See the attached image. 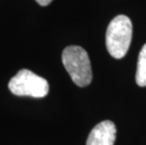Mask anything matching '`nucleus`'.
Returning <instances> with one entry per match:
<instances>
[{
  "label": "nucleus",
  "mask_w": 146,
  "mask_h": 145,
  "mask_svg": "<svg viewBox=\"0 0 146 145\" xmlns=\"http://www.w3.org/2000/svg\"><path fill=\"white\" fill-rule=\"evenodd\" d=\"M9 89L17 96H31L42 98L48 94L47 80L31 71L22 69L9 82Z\"/></svg>",
  "instance_id": "3"
},
{
  "label": "nucleus",
  "mask_w": 146,
  "mask_h": 145,
  "mask_svg": "<svg viewBox=\"0 0 146 145\" xmlns=\"http://www.w3.org/2000/svg\"><path fill=\"white\" fill-rule=\"evenodd\" d=\"M116 126L111 121H103L96 124L90 133L86 145H114Z\"/></svg>",
  "instance_id": "4"
},
{
  "label": "nucleus",
  "mask_w": 146,
  "mask_h": 145,
  "mask_svg": "<svg viewBox=\"0 0 146 145\" xmlns=\"http://www.w3.org/2000/svg\"><path fill=\"white\" fill-rule=\"evenodd\" d=\"M136 82L141 87H146V44L142 46L139 55Z\"/></svg>",
  "instance_id": "5"
},
{
  "label": "nucleus",
  "mask_w": 146,
  "mask_h": 145,
  "mask_svg": "<svg viewBox=\"0 0 146 145\" xmlns=\"http://www.w3.org/2000/svg\"><path fill=\"white\" fill-rule=\"evenodd\" d=\"M62 63L71 78L78 87L90 85L92 79L91 61L88 53L77 45L67 46L62 52Z\"/></svg>",
  "instance_id": "1"
},
{
  "label": "nucleus",
  "mask_w": 146,
  "mask_h": 145,
  "mask_svg": "<svg viewBox=\"0 0 146 145\" xmlns=\"http://www.w3.org/2000/svg\"><path fill=\"white\" fill-rule=\"evenodd\" d=\"M132 40V23L125 15H118L108 24L106 45L111 56L122 58L126 55Z\"/></svg>",
  "instance_id": "2"
},
{
  "label": "nucleus",
  "mask_w": 146,
  "mask_h": 145,
  "mask_svg": "<svg viewBox=\"0 0 146 145\" xmlns=\"http://www.w3.org/2000/svg\"><path fill=\"white\" fill-rule=\"evenodd\" d=\"M36 2L41 6H47L52 2V0H36Z\"/></svg>",
  "instance_id": "6"
}]
</instances>
